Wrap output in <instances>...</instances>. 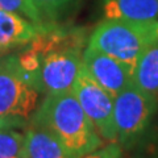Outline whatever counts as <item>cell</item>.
I'll return each mask as SVG.
<instances>
[{"mask_svg":"<svg viewBox=\"0 0 158 158\" xmlns=\"http://www.w3.org/2000/svg\"><path fill=\"white\" fill-rule=\"evenodd\" d=\"M29 45L40 57V92L71 91L83 65L85 31L46 25Z\"/></svg>","mask_w":158,"mask_h":158,"instance_id":"6da1fadb","label":"cell"},{"mask_svg":"<svg viewBox=\"0 0 158 158\" xmlns=\"http://www.w3.org/2000/svg\"><path fill=\"white\" fill-rule=\"evenodd\" d=\"M49 129L71 158H79L103 145V138L79 104L73 90L48 94L31 121Z\"/></svg>","mask_w":158,"mask_h":158,"instance_id":"7a4b0ae2","label":"cell"},{"mask_svg":"<svg viewBox=\"0 0 158 158\" xmlns=\"http://www.w3.org/2000/svg\"><path fill=\"white\" fill-rule=\"evenodd\" d=\"M156 41H158V20L104 19L94 29L87 46L133 69L141 53Z\"/></svg>","mask_w":158,"mask_h":158,"instance_id":"3957f363","label":"cell"},{"mask_svg":"<svg viewBox=\"0 0 158 158\" xmlns=\"http://www.w3.org/2000/svg\"><path fill=\"white\" fill-rule=\"evenodd\" d=\"M158 110V98L135 83L113 98V118L117 142L125 149L135 146L148 131Z\"/></svg>","mask_w":158,"mask_h":158,"instance_id":"277c9868","label":"cell"},{"mask_svg":"<svg viewBox=\"0 0 158 158\" xmlns=\"http://www.w3.org/2000/svg\"><path fill=\"white\" fill-rule=\"evenodd\" d=\"M38 94L23 78L16 54L0 57V128L31 120Z\"/></svg>","mask_w":158,"mask_h":158,"instance_id":"5b68a950","label":"cell"},{"mask_svg":"<svg viewBox=\"0 0 158 158\" xmlns=\"http://www.w3.org/2000/svg\"><path fill=\"white\" fill-rule=\"evenodd\" d=\"M71 90L103 140L117 142L113 118V98L98 82L94 81L83 65Z\"/></svg>","mask_w":158,"mask_h":158,"instance_id":"8992f818","label":"cell"},{"mask_svg":"<svg viewBox=\"0 0 158 158\" xmlns=\"http://www.w3.org/2000/svg\"><path fill=\"white\" fill-rule=\"evenodd\" d=\"M83 67L112 98L133 83L132 67L91 46L83 52Z\"/></svg>","mask_w":158,"mask_h":158,"instance_id":"52a82bcc","label":"cell"},{"mask_svg":"<svg viewBox=\"0 0 158 158\" xmlns=\"http://www.w3.org/2000/svg\"><path fill=\"white\" fill-rule=\"evenodd\" d=\"M24 158H71L62 144L45 127L31 123L24 135Z\"/></svg>","mask_w":158,"mask_h":158,"instance_id":"ba28073f","label":"cell"},{"mask_svg":"<svg viewBox=\"0 0 158 158\" xmlns=\"http://www.w3.org/2000/svg\"><path fill=\"white\" fill-rule=\"evenodd\" d=\"M42 28L25 17L0 9V45L7 50L28 45Z\"/></svg>","mask_w":158,"mask_h":158,"instance_id":"9c48e42d","label":"cell"},{"mask_svg":"<svg viewBox=\"0 0 158 158\" xmlns=\"http://www.w3.org/2000/svg\"><path fill=\"white\" fill-rule=\"evenodd\" d=\"M104 19L146 20L158 19V0H100Z\"/></svg>","mask_w":158,"mask_h":158,"instance_id":"30bf717a","label":"cell"},{"mask_svg":"<svg viewBox=\"0 0 158 158\" xmlns=\"http://www.w3.org/2000/svg\"><path fill=\"white\" fill-rule=\"evenodd\" d=\"M133 83L158 98V41L149 45L133 67Z\"/></svg>","mask_w":158,"mask_h":158,"instance_id":"8fae6325","label":"cell"},{"mask_svg":"<svg viewBox=\"0 0 158 158\" xmlns=\"http://www.w3.org/2000/svg\"><path fill=\"white\" fill-rule=\"evenodd\" d=\"M41 17L42 25H57L75 11L81 0H29Z\"/></svg>","mask_w":158,"mask_h":158,"instance_id":"7c38bea8","label":"cell"},{"mask_svg":"<svg viewBox=\"0 0 158 158\" xmlns=\"http://www.w3.org/2000/svg\"><path fill=\"white\" fill-rule=\"evenodd\" d=\"M24 135L9 128H0V158H24Z\"/></svg>","mask_w":158,"mask_h":158,"instance_id":"4fadbf2b","label":"cell"},{"mask_svg":"<svg viewBox=\"0 0 158 158\" xmlns=\"http://www.w3.org/2000/svg\"><path fill=\"white\" fill-rule=\"evenodd\" d=\"M0 9L16 13L19 16L28 19L29 21L34 23L36 25L44 27L41 17L29 0H0Z\"/></svg>","mask_w":158,"mask_h":158,"instance_id":"5bb4252c","label":"cell"},{"mask_svg":"<svg viewBox=\"0 0 158 158\" xmlns=\"http://www.w3.org/2000/svg\"><path fill=\"white\" fill-rule=\"evenodd\" d=\"M79 158H123V146L118 142H110L90 153L81 156Z\"/></svg>","mask_w":158,"mask_h":158,"instance_id":"9a60e30c","label":"cell"},{"mask_svg":"<svg viewBox=\"0 0 158 158\" xmlns=\"http://www.w3.org/2000/svg\"><path fill=\"white\" fill-rule=\"evenodd\" d=\"M153 158H158V137L156 138V141L153 142Z\"/></svg>","mask_w":158,"mask_h":158,"instance_id":"2e32d148","label":"cell"},{"mask_svg":"<svg viewBox=\"0 0 158 158\" xmlns=\"http://www.w3.org/2000/svg\"><path fill=\"white\" fill-rule=\"evenodd\" d=\"M6 52H7V49H6V48H3L2 45H0V56H2L3 53H6Z\"/></svg>","mask_w":158,"mask_h":158,"instance_id":"e0dca14e","label":"cell"}]
</instances>
